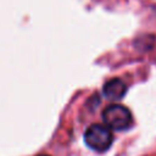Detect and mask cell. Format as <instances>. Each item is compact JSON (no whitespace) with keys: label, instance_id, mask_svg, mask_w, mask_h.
Listing matches in <instances>:
<instances>
[{"label":"cell","instance_id":"6da1fadb","mask_svg":"<svg viewBox=\"0 0 156 156\" xmlns=\"http://www.w3.org/2000/svg\"><path fill=\"white\" fill-rule=\"evenodd\" d=\"M84 141L90 149L98 152H104L112 145L113 135L107 126L91 124L84 133Z\"/></svg>","mask_w":156,"mask_h":156},{"label":"cell","instance_id":"7a4b0ae2","mask_svg":"<svg viewBox=\"0 0 156 156\" xmlns=\"http://www.w3.org/2000/svg\"><path fill=\"white\" fill-rule=\"evenodd\" d=\"M102 119L110 129L123 130L132 124V113L123 105L112 104L104 110Z\"/></svg>","mask_w":156,"mask_h":156},{"label":"cell","instance_id":"3957f363","mask_svg":"<svg viewBox=\"0 0 156 156\" xmlns=\"http://www.w3.org/2000/svg\"><path fill=\"white\" fill-rule=\"evenodd\" d=\"M126 91H127V87H126L124 82L118 79V78L110 79L108 82L105 83V85L102 88L104 95L110 100H119V99H122L124 96Z\"/></svg>","mask_w":156,"mask_h":156},{"label":"cell","instance_id":"277c9868","mask_svg":"<svg viewBox=\"0 0 156 156\" xmlns=\"http://www.w3.org/2000/svg\"><path fill=\"white\" fill-rule=\"evenodd\" d=\"M38 156H49V155H38Z\"/></svg>","mask_w":156,"mask_h":156}]
</instances>
